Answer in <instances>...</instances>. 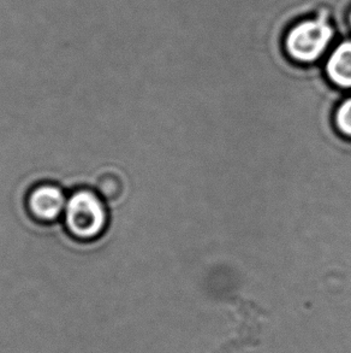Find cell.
<instances>
[{
	"label": "cell",
	"instance_id": "6da1fadb",
	"mask_svg": "<svg viewBox=\"0 0 351 353\" xmlns=\"http://www.w3.org/2000/svg\"><path fill=\"white\" fill-rule=\"evenodd\" d=\"M64 217L67 230L77 238L92 239L104 230L107 221L105 206L93 192L78 191L67 201Z\"/></svg>",
	"mask_w": 351,
	"mask_h": 353
},
{
	"label": "cell",
	"instance_id": "7a4b0ae2",
	"mask_svg": "<svg viewBox=\"0 0 351 353\" xmlns=\"http://www.w3.org/2000/svg\"><path fill=\"white\" fill-rule=\"evenodd\" d=\"M333 29L323 19L306 21L295 27L286 39L290 54L301 62H313L325 51Z\"/></svg>",
	"mask_w": 351,
	"mask_h": 353
},
{
	"label": "cell",
	"instance_id": "3957f363",
	"mask_svg": "<svg viewBox=\"0 0 351 353\" xmlns=\"http://www.w3.org/2000/svg\"><path fill=\"white\" fill-rule=\"evenodd\" d=\"M67 201L61 188L43 185L30 193L29 209L40 220L53 221L64 212Z\"/></svg>",
	"mask_w": 351,
	"mask_h": 353
},
{
	"label": "cell",
	"instance_id": "277c9868",
	"mask_svg": "<svg viewBox=\"0 0 351 353\" xmlns=\"http://www.w3.org/2000/svg\"><path fill=\"white\" fill-rule=\"evenodd\" d=\"M328 72L333 82L351 87V41L338 46L328 59Z\"/></svg>",
	"mask_w": 351,
	"mask_h": 353
},
{
	"label": "cell",
	"instance_id": "5b68a950",
	"mask_svg": "<svg viewBox=\"0 0 351 353\" xmlns=\"http://www.w3.org/2000/svg\"><path fill=\"white\" fill-rule=\"evenodd\" d=\"M337 124L343 133L351 135V99H348L339 108L337 114Z\"/></svg>",
	"mask_w": 351,
	"mask_h": 353
},
{
	"label": "cell",
	"instance_id": "8992f818",
	"mask_svg": "<svg viewBox=\"0 0 351 353\" xmlns=\"http://www.w3.org/2000/svg\"><path fill=\"white\" fill-rule=\"evenodd\" d=\"M350 21H351V16H350Z\"/></svg>",
	"mask_w": 351,
	"mask_h": 353
}]
</instances>
